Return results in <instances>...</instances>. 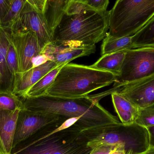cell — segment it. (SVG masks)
Wrapping results in <instances>:
<instances>
[{
    "instance_id": "cell-1",
    "label": "cell",
    "mask_w": 154,
    "mask_h": 154,
    "mask_svg": "<svg viewBox=\"0 0 154 154\" xmlns=\"http://www.w3.org/2000/svg\"><path fill=\"white\" fill-rule=\"evenodd\" d=\"M109 29V11H98L84 3L71 1L53 32L57 46L95 45Z\"/></svg>"
},
{
    "instance_id": "cell-2",
    "label": "cell",
    "mask_w": 154,
    "mask_h": 154,
    "mask_svg": "<svg viewBox=\"0 0 154 154\" xmlns=\"http://www.w3.org/2000/svg\"><path fill=\"white\" fill-rule=\"evenodd\" d=\"M79 121L61 118L17 144L11 154H89L88 139L75 125Z\"/></svg>"
},
{
    "instance_id": "cell-3",
    "label": "cell",
    "mask_w": 154,
    "mask_h": 154,
    "mask_svg": "<svg viewBox=\"0 0 154 154\" xmlns=\"http://www.w3.org/2000/svg\"><path fill=\"white\" fill-rule=\"evenodd\" d=\"M22 109L57 115L69 119L79 118L76 126L81 130L120 123L118 118L105 109L99 101L89 96L79 98H66L44 95L20 97Z\"/></svg>"
},
{
    "instance_id": "cell-4",
    "label": "cell",
    "mask_w": 154,
    "mask_h": 154,
    "mask_svg": "<svg viewBox=\"0 0 154 154\" xmlns=\"http://www.w3.org/2000/svg\"><path fill=\"white\" fill-rule=\"evenodd\" d=\"M117 76L91 66L68 63L62 67L46 95L79 98L114 83Z\"/></svg>"
},
{
    "instance_id": "cell-5",
    "label": "cell",
    "mask_w": 154,
    "mask_h": 154,
    "mask_svg": "<svg viewBox=\"0 0 154 154\" xmlns=\"http://www.w3.org/2000/svg\"><path fill=\"white\" fill-rule=\"evenodd\" d=\"M88 139V145L93 148L102 145H121L126 152L138 154L149 148V136L146 128L137 125L117 124L105 125L82 130Z\"/></svg>"
},
{
    "instance_id": "cell-6",
    "label": "cell",
    "mask_w": 154,
    "mask_h": 154,
    "mask_svg": "<svg viewBox=\"0 0 154 154\" xmlns=\"http://www.w3.org/2000/svg\"><path fill=\"white\" fill-rule=\"evenodd\" d=\"M154 16V0H116L109 11V32L115 37L133 36Z\"/></svg>"
},
{
    "instance_id": "cell-7",
    "label": "cell",
    "mask_w": 154,
    "mask_h": 154,
    "mask_svg": "<svg viewBox=\"0 0 154 154\" xmlns=\"http://www.w3.org/2000/svg\"><path fill=\"white\" fill-rule=\"evenodd\" d=\"M154 75V48H142L128 50L121 72L110 89L96 95L93 99L99 101L102 98L118 91L125 85Z\"/></svg>"
},
{
    "instance_id": "cell-8",
    "label": "cell",
    "mask_w": 154,
    "mask_h": 154,
    "mask_svg": "<svg viewBox=\"0 0 154 154\" xmlns=\"http://www.w3.org/2000/svg\"><path fill=\"white\" fill-rule=\"evenodd\" d=\"M10 30L15 33L29 32L37 39L42 51L53 41V32L43 14L35 10L28 2Z\"/></svg>"
},
{
    "instance_id": "cell-9",
    "label": "cell",
    "mask_w": 154,
    "mask_h": 154,
    "mask_svg": "<svg viewBox=\"0 0 154 154\" xmlns=\"http://www.w3.org/2000/svg\"><path fill=\"white\" fill-rule=\"evenodd\" d=\"M62 117L54 114L20 109L16 122L13 148L42 128Z\"/></svg>"
},
{
    "instance_id": "cell-10",
    "label": "cell",
    "mask_w": 154,
    "mask_h": 154,
    "mask_svg": "<svg viewBox=\"0 0 154 154\" xmlns=\"http://www.w3.org/2000/svg\"><path fill=\"white\" fill-rule=\"evenodd\" d=\"M10 32L11 42L19 61V73L25 72L33 67V59L41 54L42 50L37 39L29 32Z\"/></svg>"
},
{
    "instance_id": "cell-11",
    "label": "cell",
    "mask_w": 154,
    "mask_h": 154,
    "mask_svg": "<svg viewBox=\"0 0 154 154\" xmlns=\"http://www.w3.org/2000/svg\"><path fill=\"white\" fill-rule=\"evenodd\" d=\"M139 108L154 106V75L123 86L119 91Z\"/></svg>"
},
{
    "instance_id": "cell-12",
    "label": "cell",
    "mask_w": 154,
    "mask_h": 154,
    "mask_svg": "<svg viewBox=\"0 0 154 154\" xmlns=\"http://www.w3.org/2000/svg\"><path fill=\"white\" fill-rule=\"evenodd\" d=\"M96 50V45L57 46L51 43L43 50L41 54L60 66L70 63L78 58L89 56L95 53Z\"/></svg>"
},
{
    "instance_id": "cell-13",
    "label": "cell",
    "mask_w": 154,
    "mask_h": 154,
    "mask_svg": "<svg viewBox=\"0 0 154 154\" xmlns=\"http://www.w3.org/2000/svg\"><path fill=\"white\" fill-rule=\"evenodd\" d=\"M58 66L54 61L49 60L25 72L17 73L14 75L13 93L22 97L32 86Z\"/></svg>"
},
{
    "instance_id": "cell-14",
    "label": "cell",
    "mask_w": 154,
    "mask_h": 154,
    "mask_svg": "<svg viewBox=\"0 0 154 154\" xmlns=\"http://www.w3.org/2000/svg\"><path fill=\"white\" fill-rule=\"evenodd\" d=\"M20 109H0V154H11L16 122Z\"/></svg>"
},
{
    "instance_id": "cell-15",
    "label": "cell",
    "mask_w": 154,
    "mask_h": 154,
    "mask_svg": "<svg viewBox=\"0 0 154 154\" xmlns=\"http://www.w3.org/2000/svg\"><path fill=\"white\" fill-rule=\"evenodd\" d=\"M11 42L10 30L0 26V92L13 91L14 76L9 70L6 60Z\"/></svg>"
},
{
    "instance_id": "cell-16",
    "label": "cell",
    "mask_w": 154,
    "mask_h": 154,
    "mask_svg": "<svg viewBox=\"0 0 154 154\" xmlns=\"http://www.w3.org/2000/svg\"><path fill=\"white\" fill-rule=\"evenodd\" d=\"M111 95L115 111L121 123L126 125L135 123L139 108L118 91L113 92Z\"/></svg>"
},
{
    "instance_id": "cell-17",
    "label": "cell",
    "mask_w": 154,
    "mask_h": 154,
    "mask_svg": "<svg viewBox=\"0 0 154 154\" xmlns=\"http://www.w3.org/2000/svg\"><path fill=\"white\" fill-rule=\"evenodd\" d=\"M72 0H47L43 15L54 32Z\"/></svg>"
},
{
    "instance_id": "cell-18",
    "label": "cell",
    "mask_w": 154,
    "mask_h": 154,
    "mask_svg": "<svg viewBox=\"0 0 154 154\" xmlns=\"http://www.w3.org/2000/svg\"><path fill=\"white\" fill-rule=\"evenodd\" d=\"M127 51L101 56V57L91 66L97 69L111 72L118 76L121 72Z\"/></svg>"
},
{
    "instance_id": "cell-19",
    "label": "cell",
    "mask_w": 154,
    "mask_h": 154,
    "mask_svg": "<svg viewBox=\"0 0 154 154\" xmlns=\"http://www.w3.org/2000/svg\"><path fill=\"white\" fill-rule=\"evenodd\" d=\"M132 36L115 37L107 33L101 46V56L133 49Z\"/></svg>"
},
{
    "instance_id": "cell-20",
    "label": "cell",
    "mask_w": 154,
    "mask_h": 154,
    "mask_svg": "<svg viewBox=\"0 0 154 154\" xmlns=\"http://www.w3.org/2000/svg\"><path fill=\"white\" fill-rule=\"evenodd\" d=\"M66 64L67 63L60 65L52 69L32 86L21 97H38L46 95L48 89L53 83L58 73Z\"/></svg>"
},
{
    "instance_id": "cell-21",
    "label": "cell",
    "mask_w": 154,
    "mask_h": 154,
    "mask_svg": "<svg viewBox=\"0 0 154 154\" xmlns=\"http://www.w3.org/2000/svg\"><path fill=\"white\" fill-rule=\"evenodd\" d=\"M133 48H154V16L132 36Z\"/></svg>"
},
{
    "instance_id": "cell-22",
    "label": "cell",
    "mask_w": 154,
    "mask_h": 154,
    "mask_svg": "<svg viewBox=\"0 0 154 154\" xmlns=\"http://www.w3.org/2000/svg\"><path fill=\"white\" fill-rule=\"evenodd\" d=\"M27 2V0H12L8 11L0 23V26L10 29L19 19Z\"/></svg>"
},
{
    "instance_id": "cell-23",
    "label": "cell",
    "mask_w": 154,
    "mask_h": 154,
    "mask_svg": "<svg viewBox=\"0 0 154 154\" xmlns=\"http://www.w3.org/2000/svg\"><path fill=\"white\" fill-rule=\"evenodd\" d=\"M20 97L12 92H0V109L14 111L22 109Z\"/></svg>"
},
{
    "instance_id": "cell-24",
    "label": "cell",
    "mask_w": 154,
    "mask_h": 154,
    "mask_svg": "<svg viewBox=\"0 0 154 154\" xmlns=\"http://www.w3.org/2000/svg\"><path fill=\"white\" fill-rule=\"evenodd\" d=\"M136 124L145 128L154 126V107L139 108Z\"/></svg>"
},
{
    "instance_id": "cell-25",
    "label": "cell",
    "mask_w": 154,
    "mask_h": 154,
    "mask_svg": "<svg viewBox=\"0 0 154 154\" xmlns=\"http://www.w3.org/2000/svg\"><path fill=\"white\" fill-rule=\"evenodd\" d=\"M6 60L8 68L14 76V75L19 73V61L11 42L7 50Z\"/></svg>"
},
{
    "instance_id": "cell-26",
    "label": "cell",
    "mask_w": 154,
    "mask_h": 154,
    "mask_svg": "<svg viewBox=\"0 0 154 154\" xmlns=\"http://www.w3.org/2000/svg\"><path fill=\"white\" fill-rule=\"evenodd\" d=\"M109 3V0H87L85 3L96 11H106Z\"/></svg>"
},
{
    "instance_id": "cell-27",
    "label": "cell",
    "mask_w": 154,
    "mask_h": 154,
    "mask_svg": "<svg viewBox=\"0 0 154 154\" xmlns=\"http://www.w3.org/2000/svg\"><path fill=\"white\" fill-rule=\"evenodd\" d=\"M116 146L102 145L93 148L89 154H109Z\"/></svg>"
},
{
    "instance_id": "cell-28",
    "label": "cell",
    "mask_w": 154,
    "mask_h": 154,
    "mask_svg": "<svg viewBox=\"0 0 154 154\" xmlns=\"http://www.w3.org/2000/svg\"><path fill=\"white\" fill-rule=\"evenodd\" d=\"M27 1L35 10L43 14L47 0H27Z\"/></svg>"
},
{
    "instance_id": "cell-29",
    "label": "cell",
    "mask_w": 154,
    "mask_h": 154,
    "mask_svg": "<svg viewBox=\"0 0 154 154\" xmlns=\"http://www.w3.org/2000/svg\"><path fill=\"white\" fill-rule=\"evenodd\" d=\"M12 0H0V23L8 11Z\"/></svg>"
},
{
    "instance_id": "cell-30",
    "label": "cell",
    "mask_w": 154,
    "mask_h": 154,
    "mask_svg": "<svg viewBox=\"0 0 154 154\" xmlns=\"http://www.w3.org/2000/svg\"><path fill=\"white\" fill-rule=\"evenodd\" d=\"M49 60V59L46 55L43 54H40L33 59L32 60L33 67L40 66Z\"/></svg>"
},
{
    "instance_id": "cell-31",
    "label": "cell",
    "mask_w": 154,
    "mask_h": 154,
    "mask_svg": "<svg viewBox=\"0 0 154 154\" xmlns=\"http://www.w3.org/2000/svg\"><path fill=\"white\" fill-rule=\"evenodd\" d=\"M149 136L150 146L154 147V126L146 128Z\"/></svg>"
},
{
    "instance_id": "cell-32",
    "label": "cell",
    "mask_w": 154,
    "mask_h": 154,
    "mask_svg": "<svg viewBox=\"0 0 154 154\" xmlns=\"http://www.w3.org/2000/svg\"><path fill=\"white\" fill-rule=\"evenodd\" d=\"M125 149L123 146L118 145L109 154H126Z\"/></svg>"
},
{
    "instance_id": "cell-33",
    "label": "cell",
    "mask_w": 154,
    "mask_h": 154,
    "mask_svg": "<svg viewBox=\"0 0 154 154\" xmlns=\"http://www.w3.org/2000/svg\"><path fill=\"white\" fill-rule=\"evenodd\" d=\"M138 154H154V147L149 146V148L145 152Z\"/></svg>"
},
{
    "instance_id": "cell-34",
    "label": "cell",
    "mask_w": 154,
    "mask_h": 154,
    "mask_svg": "<svg viewBox=\"0 0 154 154\" xmlns=\"http://www.w3.org/2000/svg\"><path fill=\"white\" fill-rule=\"evenodd\" d=\"M72 1H75V2H80L84 3H85V2L87 0H72Z\"/></svg>"
},
{
    "instance_id": "cell-35",
    "label": "cell",
    "mask_w": 154,
    "mask_h": 154,
    "mask_svg": "<svg viewBox=\"0 0 154 154\" xmlns=\"http://www.w3.org/2000/svg\"><path fill=\"white\" fill-rule=\"evenodd\" d=\"M126 154H132V152H131V151H129V152H127V153Z\"/></svg>"
},
{
    "instance_id": "cell-36",
    "label": "cell",
    "mask_w": 154,
    "mask_h": 154,
    "mask_svg": "<svg viewBox=\"0 0 154 154\" xmlns=\"http://www.w3.org/2000/svg\"><path fill=\"white\" fill-rule=\"evenodd\" d=\"M152 107H154V106H152Z\"/></svg>"
}]
</instances>
